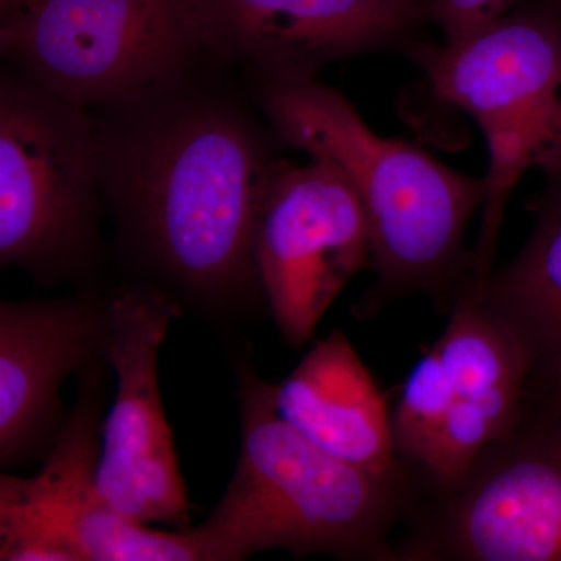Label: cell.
I'll list each match as a JSON object with an SVG mask.
<instances>
[{"instance_id": "7a4b0ae2", "label": "cell", "mask_w": 561, "mask_h": 561, "mask_svg": "<svg viewBox=\"0 0 561 561\" xmlns=\"http://www.w3.org/2000/svg\"><path fill=\"white\" fill-rule=\"evenodd\" d=\"M116 164L133 230L172 279L210 300L257 280L254 230L273 162L242 117L175 111L130 136Z\"/></svg>"}, {"instance_id": "7c38bea8", "label": "cell", "mask_w": 561, "mask_h": 561, "mask_svg": "<svg viewBox=\"0 0 561 561\" xmlns=\"http://www.w3.org/2000/svg\"><path fill=\"white\" fill-rule=\"evenodd\" d=\"M110 308L94 295L0 305V463L35 459L57 440L70 373L108 362Z\"/></svg>"}, {"instance_id": "5bb4252c", "label": "cell", "mask_w": 561, "mask_h": 561, "mask_svg": "<svg viewBox=\"0 0 561 561\" xmlns=\"http://www.w3.org/2000/svg\"><path fill=\"white\" fill-rule=\"evenodd\" d=\"M279 415L320 449L379 478L400 482L387 402L342 331L321 339L284 381Z\"/></svg>"}, {"instance_id": "d6986e66", "label": "cell", "mask_w": 561, "mask_h": 561, "mask_svg": "<svg viewBox=\"0 0 561 561\" xmlns=\"http://www.w3.org/2000/svg\"><path fill=\"white\" fill-rule=\"evenodd\" d=\"M0 2H2L3 20H9V18L24 10L25 7L31 5L33 0H0Z\"/></svg>"}, {"instance_id": "52a82bcc", "label": "cell", "mask_w": 561, "mask_h": 561, "mask_svg": "<svg viewBox=\"0 0 561 561\" xmlns=\"http://www.w3.org/2000/svg\"><path fill=\"white\" fill-rule=\"evenodd\" d=\"M0 46L66 101L128 102L168 83L201 47L190 0H33Z\"/></svg>"}, {"instance_id": "5b68a950", "label": "cell", "mask_w": 561, "mask_h": 561, "mask_svg": "<svg viewBox=\"0 0 561 561\" xmlns=\"http://www.w3.org/2000/svg\"><path fill=\"white\" fill-rule=\"evenodd\" d=\"M102 140L83 106L32 84L0 91V262L76 275L95 243Z\"/></svg>"}, {"instance_id": "9a60e30c", "label": "cell", "mask_w": 561, "mask_h": 561, "mask_svg": "<svg viewBox=\"0 0 561 561\" xmlns=\"http://www.w3.org/2000/svg\"><path fill=\"white\" fill-rule=\"evenodd\" d=\"M529 351L531 382L561 379V181L519 253L471 290Z\"/></svg>"}, {"instance_id": "44dd1931", "label": "cell", "mask_w": 561, "mask_h": 561, "mask_svg": "<svg viewBox=\"0 0 561 561\" xmlns=\"http://www.w3.org/2000/svg\"><path fill=\"white\" fill-rule=\"evenodd\" d=\"M559 3H560V5H561V0H559Z\"/></svg>"}, {"instance_id": "ac0fdd59", "label": "cell", "mask_w": 561, "mask_h": 561, "mask_svg": "<svg viewBox=\"0 0 561 561\" xmlns=\"http://www.w3.org/2000/svg\"><path fill=\"white\" fill-rule=\"evenodd\" d=\"M531 386L537 387L538 390L545 391L546 404H548L551 411L561 420V379L553 382L531 383Z\"/></svg>"}, {"instance_id": "3957f363", "label": "cell", "mask_w": 561, "mask_h": 561, "mask_svg": "<svg viewBox=\"0 0 561 561\" xmlns=\"http://www.w3.org/2000/svg\"><path fill=\"white\" fill-rule=\"evenodd\" d=\"M241 453L228 489L197 529L210 561L268 549L342 560H394L389 531L400 482L331 456L279 415L275 383L239 370Z\"/></svg>"}, {"instance_id": "8992f818", "label": "cell", "mask_w": 561, "mask_h": 561, "mask_svg": "<svg viewBox=\"0 0 561 561\" xmlns=\"http://www.w3.org/2000/svg\"><path fill=\"white\" fill-rule=\"evenodd\" d=\"M110 362L80 373L68 423L33 478H0V560L210 561L201 531L171 534L122 515L95 474Z\"/></svg>"}, {"instance_id": "277c9868", "label": "cell", "mask_w": 561, "mask_h": 561, "mask_svg": "<svg viewBox=\"0 0 561 561\" xmlns=\"http://www.w3.org/2000/svg\"><path fill=\"white\" fill-rule=\"evenodd\" d=\"M440 101L481 128L489 149L472 261L493 268L511 195L527 172L561 180V14L511 11L467 38L413 50Z\"/></svg>"}, {"instance_id": "8fae6325", "label": "cell", "mask_w": 561, "mask_h": 561, "mask_svg": "<svg viewBox=\"0 0 561 561\" xmlns=\"http://www.w3.org/2000/svg\"><path fill=\"white\" fill-rule=\"evenodd\" d=\"M201 47L265 80L316 79L331 62L400 38L416 9L398 0H190Z\"/></svg>"}, {"instance_id": "6da1fadb", "label": "cell", "mask_w": 561, "mask_h": 561, "mask_svg": "<svg viewBox=\"0 0 561 561\" xmlns=\"http://www.w3.org/2000/svg\"><path fill=\"white\" fill-rule=\"evenodd\" d=\"M261 106L287 146L327 162L356 192L381 295L437 294L472 279L465 232L482 208L483 179L379 135L345 95L317 79L265 80Z\"/></svg>"}, {"instance_id": "9c48e42d", "label": "cell", "mask_w": 561, "mask_h": 561, "mask_svg": "<svg viewBox=\"0 0 561 561\" xmlns=\"http://www.w3.org/2000/svg\"><path fill=\"white\" fill-rule=\"evenodd\" d=\"M108 362L117 375L102 426L99 493L136 522H186V486L162 409L158 354L179 302L150 284L122 287L108 298Z\"/></svg>"}, {"instance_id": "30bf717a", "label": "cell", "mask_w": 561, "mask_h": 561, "mask_svg": "<svg viewBox=\"0 0 561 561\" xmlns=\"http://www.w3.org/2000/svg\"><path fill=\"white\" fill-rule=\"evenodd\" d=\"M446 491L435 542L416 556L561 561V420L542 401Z\"/></svg>"}, {"instance_id": "4fadbf2b", "label": "cell", "mask_w": 561, "mask_h": 561, "mask_svg": "<svg viewBox=\"0 0 561 561\" xmlns=\"http://www.w3.org/2000/svg\"><path fill=\"white\" fill-rule=\"evenodd\" d=\"M434 348L453 401L424 470L446 493L518 423L534 364L526 346L471 290L456 298Z\"/></svg>"}, {"instance_id": "2e32d148", "label": "cell", "mask_w": 561, "mask_h": 561, "mask_svg": "<svg viewBox=\"0 0 561 561\" xmlns=\"http://www.w3.org/2000/svg\"><path fill=\"white\" fill-rule=\"evenodd\" d=\"M451 401V386L432 346L405 379L391 416V435L400 460L424 468L445 427Z\"/></svg>"}, {"instance_id": "e0dca14e", "label": "cell", "mask_w": 561, "mask_h": 561, "mask_svg": "<svg viewBox=\"0 0 561 561\" xmlns=\"http://www.w3.org/2000/svg\"><path fill=\"white\" fill-rule=\"evenodd\" d=\"M522 0H430L443 43H457L515 10Z\"/></svg>"}, {"instance_id": "ffe728a7", "label": "cell", "mask_w": 561, "mask_h": 561, "mask_svg": "<svg viewBox=\"0 0 561 561\" xmlns=\"http://www.w3.org/2000/svg\"><path fill=\"white\" fill-rule=\"evenodd\" d=\"M398 2L405 3V5L416 9V0H398Z\"/></svg>"}, {"instance_id": "ba28073f", "label": "cell", "mask_w": 561, "mask_h": 561, "mask_svg": "<svg viewBox=\"0 0 561 561\" xmlns=\"http://www.w3.org/2000/svg\"><path fill=\"white\" fill-rule=\"evenodd\" d=\"M253 260L283 342L301 348L371 260L367 217L348 181L327 162H273Z\"/></svg>"}]
</instances>
